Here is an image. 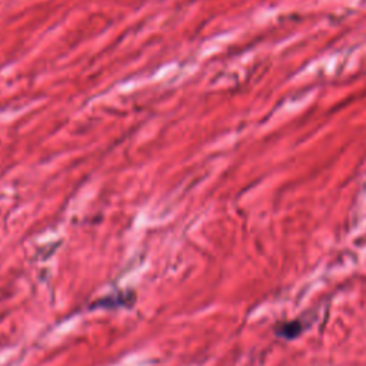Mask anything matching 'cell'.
Segmentation results:
<instances>
[{
	"label": "cell",
	"mask_w": 366,
	"mask_h": 366,
	"mask_svg": "<svg viewBox=\"0 0 366 366\" xmlns=\"http://www.w3.org/2000/svg\"><path fill=\"white\" fill-rule=\"evenodd\" d=\"M302 331V326H301V322L297 320V322H287V323H283L280 325L278 329H276V334L279 337H283V338H295L301 334Z\"/></svg>",
	"instance_id": "1"
}]
</instances>
